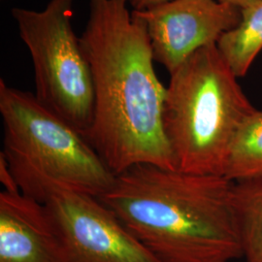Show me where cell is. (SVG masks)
Wrapping results in <instances>:
<instances>
[{
	"label": "cell",
	"instance_id": "7a4b0ae2",
	"mask_svg": "<svg viewBox=\"0 0 262 262\" xmlns=\"http://www.w3.org/2000/svg\"><path fill=\"white\" fill-rule=\"evenodd\" d=\"M159 262H230L243 257L235 182L140 164L98 197Z\"/></svg>",
	"mask_w": 262,
	"mask_h": 262
},
{
	"label": "cell",
	"instance_id": "ba28073f",
	"mask_svg": "<svg viewBox=\"0 0 262 262\" xmlns=\"http://www.w3.org/2000/svg\"><path fill=\"white\" fill-rule=\"evenodd\" d=\"M0 262H66L45 204L19 191L0 193Z\"/></svg>",
	"mask_w": 262,
	"mask_h": 262
},
{
	"label": "cell",
	"instance_id": "9c48e42d",
	"mask_svg": "<svg viewBox=\"0 0 262 262\" xmlns=\"http://www.w3.org/2000/svg\"><path fill=\"white\" fill-rule=\"evenodd\" d=\"M216 48L237 78L248 73L262 50V0L241 11L239 24L221 36Z\"/></svg>",
	"mask_w": 262,
	"mask_h": 262
},
{
	"label": "cell",
	"instance_id": "3957f363",
	"mask_svg": "<svg viewBox=\"0 0 262 262\" xmlns=\"http://www.w3.org/2000/svg\"><path fill=\"white\" fill-rule=\"evenodd\" d=\"M3 150L19 191L45 203L57 190L100 197L116 175L83 133L50 111L35 94L0 80Z\"/></svg>",
	"mask_w": 262,
	"mask_h": 262
},
{
	"label": "cell",
	"instance_id": "8fae6325",
	"mask_svg": "<svg viewBox=\"0 0 262 262\" xmlns=\"http://www.w3.org/2000/svg\"><path fill=\"white\" fill-rule=\"evenodd\" d=\"M235 203L243 257L262 262V178L235 182Z\"/></svg>",
	"mask_w": 262,
	"mask_h": 262
},
{
	"label": "cell",
	"instance_id": "277c9868",
	"mask_svg": "<svg viewBox=\"0 0 262 262\" xmlns=\"http://www.w3.org/2000/svg\"><path fill=\"white\" fill-rule=\"evenodd\" d=\"M170 76L163 128L177 169L225 176L235 136L256 108L216 45L200 49Z\"/></svg>",
	"mask_w": 262,
	"mask_h": 262
},
{
	"label": "cell",
	"instance_id": "6da1fadb",
	"mask_svg": "<svg viewBox=\"0 0 262 262\" xmlns=\"http://www.w3.org/2000/svg\"><path fill=\"white\" fill-rule=\"evenodd\" d=\"M127 0H89L80 42L93 73L94 121L85 138L117 176L140 164L177 169L163 128L166 88L145 24Z\"/></svg>",
	"mask_w": 262,
	"mask_h": 262
},
{
	"label": "cell",
	"instance_id": "52a82bcc",
	"mask_svg": "<svg viewBox=\"0 0 262 262\" xmlns=\"http://www.w3.org/2000/svg\"><path fill=\"white\" fill-rule=\"evenodd\" d=\"M132 14L146 26L155 61L170 74L241 19L240 10L217 0H170Z\"/></svg>",
	"mask_w": 262,
	"mask_h": 262
},
{
	"label": "cell",
	"instance_id": "8992f818",
	"mask_svg": "<svg viewBox=\"0 0 262 262\" xmlns=\"http://www.w3.org/2000/svg\"><path fill=\"white\" fill-rule=\"evenodd\" d=\"M44 204L66 262H159L98 197L57 190Z\"/></svg>",
	"mask_w": 262,
	"mask_h": 262
},
{
	"label": "cell",
	"instance_id": "30bf717a",
	"mask_svg": "<svg viewBox=\"0 0 262 262\" xmlns=\"http://www.w3.org/2000/svg\"><path fill=\"white\" fill-rule=\"evenodd\" d=\"M225 176L233 182L262 178V110L255 109L240 126L228 155Z\"/></svg>",
	"mask_w": 262,
	"mask_h": 262
},
{
	"label": "cell",
	"instance_id": "5bb4252c",
	"mask_svg": "<svg viewBox=\"0 0 262 262\" xmlns=\"http://www.w3.org/2000/svg\"><path fill=\"white\" fill-rule=\"evenodd\" d=\"M217 1L228 4L230 6H233L235 8L242 11V10L247 9L254 4L260 2L261 0H217Z\"/></svg>",
	"mask_w": 262,
	"mask_h": 262
},
{
	"label": "cell",
	"instance_id": "7c38bea8",
	"mask_svg": "<svg viewBox=\"0 0 262 262\" xmlns=\"http://www.w3.org/2000/svg\"><path fill=\"white\" fill-rule=\"evenodd\" d=\"M0 182L4 187V190L10 191V192L19 191V187L17 186L15 180L10 172L8 164L1 155H0Z\"/></svg>",
	"mask_w": 262,
	"mask_h": 262
},
{
	"label": "cell",
	"instance_id": "4fadbf2b",
	"mask_svg": "<svg viewBox=\"0 0 262 262\" xmlns=\"http://www.w3.org/2000/svg\"><path fill=\"white\" fill-rule=\"evenodd\" d=\"M127 1L129 6H131L134 11H144L170 0H127Z\"/></svg>",
	"mask_w": 262,
	"mask_h": 262
},
{
	"label": "cell",
	"instance_id": "5b68a950",
	"mask_svg": "<svg viewBox=\"0 0 262 262\" xmlns=\"http://www.w3.org/2000/svg\"><path fill=\"white\" fill-rule=\"evenodd\" d=\"M74 2L50 0L42 11L11 14L32 58L36 98L85 136L94 121V78L72 27Z\"/></svg>",
	"mask_w": 262,
	"mask_h": 262
}]
</instances>
